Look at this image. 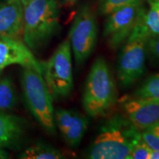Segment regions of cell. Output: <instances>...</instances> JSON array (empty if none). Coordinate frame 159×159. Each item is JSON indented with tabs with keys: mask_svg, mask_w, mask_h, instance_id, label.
Here are the masks:
<instances>
[{
	"mask_svg": "<svg viewBox=\"0 0 159 159\" xmlns=\"http://www.w3.org/2000/svg\"><path fill=\"white\" fill-rule=\"evenodd\" d=\"M142 139L141 130L126 116L116 114L100 128L87 157L91 159H129L133 146Z\"/></svg>",
	"mask_w": 159,
	"mask_h": 159,
	"instance_id": "obj_1",
	"label": "cell"
},
{
	"mask_svg": "<svg viewBox=\"0 0 159 159\" xmlns=\"http://www.w3.org/2000/svg\"><path fill=\"white\" fill-rule=\"evenodd\" d=\"M24 6V42L33 52L42 49L60 27V7L56 0H31Z\"/></svg>",
	"mask_w": 159,
	"mask_h": 159,
	"instance_id": "obj_2",
	"label": "cell"
},
{
	"mask_svg": "<svg viewBox=\"0 0 159 159\" xmlns=\"http://www.w3.org/2000/svg\"><path fill=\"white\" fill-rule=\"evenodd\" d=\"M117 101L114 78L106 61L98 57L89 71L83 94V106L93 118L104 116Z\"/></svg>",
	"mask_w": 159,
	"mask_h": 159,
	"instance_id": "obj_3",
	"label": "cell"
},
{
	"mask_svg": "<svg viewBox=\"0 0 159 159\" xmlns=\"http://www.w3.org/2000/svg\"><path fill=\"white\" fill-rule=\"evenodd\" d=\"M21 84L26 105L35 120L49 134L56 132L53 97L42 73L32 67H23Z\"/></svg>",
	"mask_w": 159,
	"mask_h": 159,
	"instance_id": "obj_4",
	"label": "cell"
},
{
	"mask_svg": "<svg viewBox=\"0 0 159 159\" xmlns=\"http://www.w3.org/2000/svg\"><path fill=\"white\" fill-rule=\"evenodd\" d=\"M43 77L53 99L66 98L70 95L74 83L69 39L60 43L48 61L43 63Z\"/></svg>",
	"mask_w": 159,
	"mask_h": 159,
	"instance_id": "obj_5",
	"label": "cell"
},
{
	"mask_svg": "<svg viewBox=\"0 0 159 159\" xmlns=\"http://www.w3.org/2000/svg\"><path fill=\"white\" fill-rule=\"evenodd\" d=\"M98 27L94 13L89 6L79 10L69 31V41L77 66L86 62L94 50Z\"/></svg>",
	"mask_w": 159,
	"mask_h": 159,
	"instance_id": "obj_6",
	"label": "cell"
},
{
	"mask_svg": "<svg viewBox=\"0 0 159 159\" xmlns=\"http://www.w3.org/2000/svg\"><path fill=\"white\" fill-rule=\"evenodd\" d=\"M144 8L143 0H132L108 15L103 35L111 49L116 50L126 42Z\"/></svg>",
	"mask_w": 159,
	"mask_h": 159,
	"instance_id": "obj_7",
	"label": "cell"
},
{
	"mask_svg": "<svg viewBox=\"0 0 159 159\" xmlns=\"http://www.w3.org/2000/svg\"><path fill=\"white\" fill-rule=\"evenodd\" d=\"M147 40L129 37L123 44L116 66L117 78L122 87L129 88L144 75L147 55Z\"/></svg>",
	"mask_w": 159,
	"mask_h": 159,
	"instance_id": "obj_8",
	"label": "cell"
},
{
	"mask_svg": "<svg viewBox=\"0 0 159 159\" xmlns=\"http://www.w3.org/2000/svg\"><path fill=\"white\" fill-rule=\"evenodd\" d=\"M15 64L32 67L43 75V63L35 58L25 42L17 38L0 36V71Z\"/></svg>",
	"mask_w": 159,
	"mask_h": 159,
	"instance_id": "obj_9",
	"label": "cell"
},
{
	"mask_svg": "<svg viewBox=\"0 0 159 159\" xmlns=\"http://www.w3.org/2000/svg\"><path fill=\"white\" fill-rule=\"evenodd\" d=\"M122 107L125 116L139 130L159 124V99L131 97Z\"/></svg>",
	"mask_w": 159,
	"mask_h": 159,
	"instance_id": "obj_10",
	"label": "cell"
},
{
	"mask_svg": "<svg viewBox=\"0 0 159 159\" xmlns=\"http://www.w3.org/2000/svg\"><path fill=\"white\" fill-rule=\"evenodd\" d=\"M55 122L65 142L71 148L79 146L88 128L87 117L77 111L58 108L55 111Z\"/></svg>",
	"mask_w": 159,
	"mask_h": 159,
	"instance_id": "obj_11",
	"label": "cell"
},
{
	"mask_svg": "<svg viewBox=\"0 0 159 159\" xmlns=\"http://www.w3.org/2000/svg\"><path fill=\"white\" fill-rule=\"evenodd\" d=\"M23 21L21 0H0V36L18 38L22 33Z\"/></svg>",
	"mask_w": 159,
	"mask_h": 159,
	"instance_id": "obj_12",
	"label": "cell"
},
{
	"mask_svg": "<svg viewBox=\"0 0 159 159\" xmlns=\"http://www.w3.org/2000/svg\"><path fill=\"white\" fill-rule=\"evenodd\" d=\"M25 120L0 111V147L10 150L21 148L26 136Z\"/></svg>",
	"mask_w": 159,
	"mask_h": 159,
	"instance_id": "obj_13",
	"label": "cell"
},
{
	"mask_svg": "<svg viewBox=\"0 0 159 159\" xmlns=\"http://www.w3.org/2000/svg\"><path fill=\"white\" fill-rule=\"evenodd\" d=\"M159 35V7L150 6V10L143 9L132 33L129 37L139 38L148 41Z\"/></svg>",
	"mask_w": 159,
	"mask_h": 159,
	"instance_id": "obj_14",
	"label": "cell"
},
{
	"mask_svg": "<svg viewBox=\"0 0 159 159\" xmlns=\"http://www.w3.org/2000/svg\"><path fill=\"white\" fill-rule=\"evenodd\" d=\"M19 158L23 159H61L64 156L58 149L50 145L37 143L26 148L19 155Z\"/></svg>",
	"mask_w": 159,
	"mask_h": 159,
	"instance_id": "obj_15",
	"label": "cell"
},
{
	"mask_svg": "<svg viewBox=\"0 0 159 159\" xmlns=\"http://www.w3.org/2000/svg\"><path fill=\"white\" fill-rule=\"evenodd\" d=\"M17 103V97L13 81L10 77L0 80V111L11 110Z\"/></svg>",
	"mask_w": 159,
	"mask_h": 159,
	"instance_id": "obj_16",
	"label": "cell"
},
{
	"mask_svg": "<svg viewBox=\"0 0 159 159\" xmlns=\"http://www.w3.org/2000/svg\"><path fill=\"white\" fill-rule=\"evenodd\" d=\"M133 97L159 99V74L149 76L135 91Z\"/></svg>",
	"mask_w": 159,
	"mask_h": 159,
	"instance_id": "obj_17",
	"label": "cell"
},
{
	"mask_svg": "<svg viewBox=\"0 0 159 159\" xmlns=\"http://www.w3.org/2000/svg\"><path fill=\"white\" fill-rule=\"evenodd\" d=\"M141 136L151 150H159V124L141 130Z\"/></svg>",
	"mask_w": 159,
	"mask_h": 159,
	"instance_id": "obj_18",
	"label": "cell"
},
{
	"mask_svg": "<svg viewBox=\"0 0 159 159\" xmlns=\"http://www.w3.org/2000/svg\"><path fill=\"white\" fill-rule=\"evenodd\" d=\"M151 151L152 150L142 139L134 144L129 159H150Z\"/></svg>",
	"mask_w": 159,
	"mask_h": 159,
	"instance_id": "obj_19",
	"label": "cell"
},
{
	"mask_svg": "<svg viewBox=\"0 0 159 159\" xmlns=\"http://www.w3.org/2000/svg\"><path fill=\"white\" fill-rule=\"evenodd\" d=\"M132 0H99V11L102 15H108Z\"/></svg>",
	"mask_w": 159,
	"mask_h": 159,
	"instance_id": "obj_20",
	"label": "cell"
},
{
	"mask_svg": "<svg viewBox=\"0 0 159 159\" xmlns=\"http://www.w3.org/2000/svg\"><path fill=\"white\" fill-rule=\"evenodd\" d=\"M147 53L159 61V35L148 40L147 42Z\"/></svg>",
	"mask_w": 159,
	"mask_h": 159,
	"instance_id": "obj_21",
	"label": "cell"
},
{
	"mask_svg": "<svg viewBox=\"0 0 159 159\" xmlns=\"http://www.w3.org/2000/svg\"><path fill=\"white\" fill-rule=\"evenodd\" d=\"M9 153L7 151V149H5L0 147V159L8 158Z\"/></svg>",
	"mask_w": 159,
	"mask_h": 159,
	"instance_id": "obj_22",
	"label": "cell"
},
{
	"mask_svg": "<svg viewBox=\"0 0 159 159\" xmlns=\"http://www.w3.org/2000/svg\"><path fill=\"white\" fill-rule=\"evenodd\" d=\"M150 159H159V150H152Z\"/></svg>",
	"mask_w": 159,
	"mask_h": 159,
	"instance_id": "obj_23",
	"label": "cell"
},
{
	"mask_svg": "<svg viewBox=\"0 0 159 159\" xmlns=\"http://www.w3.org/2000/svg\"><path fill=\"white\" fill-rule=\"evenodd\" d=\"M150 6H159V0H148Z\"/></svg>",
	"mask_w": 159,
	"mask_h": 159,
	"instance_id": "obj_24",
	"label": "cell"
},
{
	"mask_svg": "<svg viewBox=\"0 0 159 159\" xmlns=\"http://www.w3.org/2000/svg\"><path fill=\"white\" fill-rule=\"evenodd\" d=\"M62 1L65 2L66 3H69V4H73L75 2H76L77 0H62Z\"/></svg>",
	"mask_w": 159,
	"mask_h": 159,
	"instance_id": "obj_25",
	"label": "cell"
},
{
	"mask_svg": "<svg viewBox=\"0 0 159 159\" xmlns=\"http://www.w3.org/2000/svg\"><path fill=\"white\" fill-rule=\"evenodd\" d=\"M30 1H31V0H21V2H22L23 5H25L27 3H28Z\"/></svg>",
	"mask_w": 159,
	"mask_h": 159,
	"instance_id": "obj_26",
	"label": "cell"
},
{
	"mask_svg": "<svg viewBox=\"0 0 159 159\" xmlns=\"http://www.w3.org/2000/svg\"><path fill=\"white\" fill-rule=\"evenodd\" d=\"M1 74H2V71H0V76H1Z\"/></svg>",
	"mask_w": 159,
	"mask_h": 159,
	"instance_id": "obj_27",
	"label": "cell"
},
{
	"mask_svg": "<svg viewBox=\"0 0 159 159\" xmlns=\"http://www.w3.org/2000/svg\"><path fill=\"white\" fill-rule=\"evenodd\" d=\"M158 7H159V6H158Z\"/></svg>",
	"mask_w": 159,
	"mask_h": 159,
	"instance_id": "obj_28",
	"label": "cell"
}]
</instances>
